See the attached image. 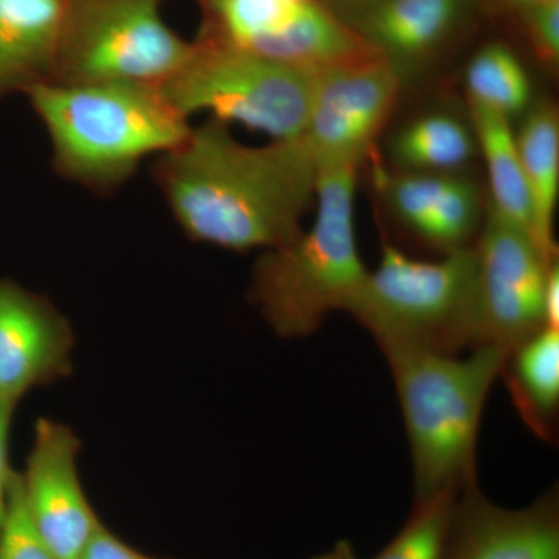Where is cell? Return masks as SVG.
I'll return each instance as SVG.
<instances>
[{
	"label": "cell",
	"mask_w": 559,
	"mask_h": 559,
	"mask_svg": "<svg viewBox=\"0 0 559 559\" xmlns=\"http://www.w3.org/2000/svg\"><path fill=\"white\" fill-rule=\"evenodd\" d=\"M153 179L191 241L249 252L299 237L318 165L300 138L246 145L209 117L154 159Z\"/></svg>",
	"instance_id": "cell-1"
},
{
	"label": "cell",
	"mask_w": 559,
	"mask_h": 559,
	"mask_svg": "<svg viewBox=\"0 0 559 559\" xmlns=\"http://www.w3.org/2000/svg\"><path fill=\"white\" fill-rule=\"evenodd\" d=\"M24 95L49 138L55 173L100 197L179 145L193 127L150 84L44 81Z\"/></svg>",
	"instance_id": "cell-2"
},
{
	"label": "cell",
	"mask_w": 559,
	"mask_h": 559,
	"mask_svg": "<svg viewBox=\"0 0 559 559\" xmlns=\"http://www.w3.org/2000/svg\"><path fill=\"white\" fill-rule=\"evenodd\" d=\"M510 348L481 345L466 358L384 349L414 465L415 499L477 481L481 415Z\"/></svg>",
	"instance_id": "cell-3"
},
{
	"label": "cell",
	"mask_w": 559,
	"mask_h": 559,
	"mask_svg": "<svg viewBox=\"0 0 559 559\" xmlns=\"http://www.w3.org/2000/svg\"><path fill=\"white\" fill-rule=\"evenodd\" d=\"M356 175L358 167L319 170L310 229L264 250L253 266L249 300L283 340L311 336L331 312H349L366 283L356 241Z\"/></svg>",
	"instance_id": "cell-4"
},
{
	"label": "cell",
	"mask_w": 559,
	"mask_h": 559,
	"mask_svg": "<svg viewBox=\"0 0 559 559\" xmlns=\"http://www.w3.org/2000/svg\"><path fill=\"white\" fill-rule=\"evenodd\" d=\"M348 314L381 352L412 348L459 355L476 348L477 266L474 246L439 261L411 259L382 246L380 266L369 272Z\"/></svg>",
	"instance_id": "cell-5"
},
{
	"label": "cell",
	"mask_w": 559,
	"mask_h": 559,
	"mask_svg": "<svg viewBox=\"0 0 559 559\" xmlns=\"http://www.w3.org/2000/svg\"><path fill=\"white\" fill-rule=\"evenodd\" d=\"M160 90L187 119L240 123L274 140L299 139L310 109L312 73L207 36Z\"/></svg>",
	"instance_id": "cell-6"
},
{
	"label": "cell",
	"mask_w": 559,
	"mask_h": 559,
	"mask_svg": "<svg viewBox=\"0 0 559 559\" xmlns=\"http://www.w3.org/2000/svg\"><path fill=\"white\" fill-rule=\"evenodd\" d=\"M193 47L162 17L160 0H62L50 81L160 87Z\"/></svg>",
	"instance_id": "cell-7"
},
{
	"label": "cell",
	"mask_w": 559,
	"mask_h": 559,
	"mask_svg": "<svg viewBox=\"0 0 559 559\" xmlns=\"http://www.w3.org/2000/svg\"><path fill=\"white\" fill-rule=\"evenodd\" d=\"M476 348H511L547 329L546 293L551 267L532 235L489 205L479 241Z\"/></svg>",
	"instance_id": "cell-8"
},
{
	"label": "cell",
	"mask_w": 559,
	"mask_h": 559,
	"mask_svg": "<svg viewBox=\"0 0 559 559\" xmlns=\"http://www.w3.org/2000/svg\"><path fill=\"white\" fill-rule=\"evenodd\" d=\"M403 80L381 55L316 73L300 139L322 168L359 167L392 116Z\"/></svg>",
	"instance_id": "cell-9"
},
{
	"label": "cell",
	"mask_w": 559,
	"mask_h": 559,
	"mask_svg": "<svg viewBox=\"0 0 559 559\" xmlns=\"http://www.w3.org/2000/svg\"><path fill=\"white\" fill-rule=\"evenodd\" d=\"M80 447L69 426L38 418L27 466L21 474L33 527L58 559H79L103 527L81 487Z\"/></svg>",
	"instance_id": "cell-10"
},
{
	"label": "cell",
	"mask_w": 559,
	"mask_h": 559,
	"mask_svg": "<svg viewBox=\"0 0 559 559\" xmlns=\"http://www.w3.org/2000/svg\"><path fill=\"white\" fill-rule=\"evenodd\" d=\"M75 334L53 301L0 278V404L72 373Z\"/></svg>",
	"instance_id": "cell-11"
},
{
	"label": "cell",
	"mask_w": 559,
	"mask_h": 559,
	"mask_svg": "<svg viewBox=\"0 0 559 559\" xmlns=\"http://www.w3.org/2000/svg\"><path fill=\"white\" fill-rule=\"evenodd\" d=\"M444 559H559L558 488L516 510L491 502L479 480L460 488Z\"/></svg>",
	"instance_id": "cell-12"
},
{
	"label": "cell",
	"mask_w": 559,
	"mask_h": 559,
	"mask_svg": "<svg viewBox=\"0 0 559 559\" xmlns=\"http://www.w3.org/2000/svg\"><path fill=\"white\" fill-rule=\"evenodd\" d=\"M469 0H382L359 13L353 25L404 81L443 46L465 14Z\"/></svg>",
	"instance_id": "cell-13"
},
{
	"label": "cell",
	"mask_w": 559,
	"mask_h": 559,
	"mask_svg": "<svg viewBox=\"0 0 559 559\" xmlns=\"http://www.w3.org/2000/svg\"><path fill=\"white\" fill-rule=\"evenodd\" d=\"M242 50L312 75L380 55L353 25L314 0H301L294 16L278 32Z\"/></svg>",
	"instance_id": "cell-14"
},
{
	"label": "cell",
	"mask_w": 559,
	"mask_h": 559,
	"mask_svg": "<svg viewBox=\"0 0 559 559\" xmlns=\"http://www.w3.org/2000/svg\"><path fill=\"white\" fill-rule=\"evenodd\" d=\"M62 0H0V102L50 81Z\"/></svg>",
	"instance_id": "cell-15"
},
{
	"label": "cell",
	"mask_w": 559,
	"mask_h": 559,
	"mask_svg": "<svg viewBox=\"0 0 559 559\" xmlns=\"http://www.w3.org/2000/svg\"><path fill=\"white\" fill-rule=\"evenodd\" d=\"M500 377L525 426L539 440L557 443L559 421V329L540 330L507 353Z\"/></svg>",
	"instance_id": "cell-16"
},
{
	"label": "cell",
	"mask_w": 559,
	"mask_h": 559,
	"mask_svg": "<svg viewBox=\"0 0 559 559\" xmlns=\"http://www.w3.org/2000/svg\"><path fill=\"white\" fill-rule=\"evenodd\" d=\"M516 135L518 153L532 209V237L557 261L554 223L559 197V114L550 100L530 106Z\"/></svg>",
	"instance_id": "cell-17"
},
{
	"label": "cell",
	"mask_w": 559,
	"mask_h": 559,
	"mask_svg": "<svg viewBox=\"0 0 559 559\" xmlns=\"http://www.w3.org/2000/svg\"><path fill=\"white\" fill-rule=\"evenodd\" d=\"M468 109L477 148L487 165L491 207L532 235V209L511 120L476 103L468 102Z\"/></svg>",
	"instance_id": "cell-18"
},
{
	"label": "cell",
	"mask_w": 559,
	"mask_h": 559,
	"mask_svg": "<svg viewBox=\"0 0 559 559\" xmlns=\"http://www.w3.org/2000/svg\"><path fill=\"white\" fill-rule=\"evenodd\" d=\"M477 143L471 123L450 112H430L412 120L390 140L399 171L460 173L473 160Z\"/></svg>",
	"instance_id": "cell-19"
},
{
	"label": "cell",
	"mask_w": 559,
	"mask_h": 559,
	"mask_svg": "<svg viewBox=\"0 0 559 559\" xmlns=\"http://www.w3.org/2000/svg\"><path fill=\"white\" fill-rule=\"evenodd\" d=\"M468 102L513 120L532 106L533 86L525 66L503 43H489L471 58L465 73Z\"/></svg>",
	"instance_id": "cell-20"
},
{
	"label": "cell",
	"mask_w": 559,
	"mask_h": 559,
	"mask_svg": "<svg viewBox=\"0 0 559 559\" xmlns=\"http://www.w3.org/2000/svg\"><path fill=\"white\" fill-rule=\"evenodd\" d=\"M301 0H202L207 38L246 49L274 35L294 16Z\"/></svg>",
	"instance_id": "cell-21"
},
{
	"label": "cell",
	"mask_w": 559,
	"mask_h": 559,
	"mask_svg": "<svg viewBox=\"0 0 559 559\" xmlns=\"http://www.w3.org/2000/svg\"><path fill=\"white\" fill-rule=\"evenodd\" d=\"M460 489L414 502L406 524L373 559H444L451 514Z\"/></svg>",
	"instance_id": "cell-22"
},
{
	"label": "cell",
	"mask_w": 559,
	"mask_h": 559,
	"mask_svg": "<svg viewBox=\"0 0 559 559\" xmlns=\"http://www.w3.org/2000/svg\"><path fill=\"white\" fill-rule=\"evenodd\" d=\"M481 221L480 189L473 179L455 175L454 180L418 231L419 241L443 253L468 248Z\"/></svg>",
	"instance_id": "cell-23"
},
{
	"label": "cell",
	"mask_w": 559,
	"mask_h": 559,
	"mask_svg": "<svg viewBox=\"0 0 559 559\" xmlns=\"http://www.w3.org/2000/svg\"><path fill=\"white\" fill-rule=\"evenodd\" d=\"M0 559H58L33 527L16 471L11 476L9 511L0 533Z\"/></svg>",
	"instance_id": "cell-24"
},
{
	"label": "cell",
	"mask_w": 559,
	"mask_h": 559,
	"mask_svg": "<svg viewBox=\"0 0 559 559\" xmlns=\"http://www.w3.org/2000/svg\"><path fill=\"white\" fill-rule=\"evenodd\" d=\"M518 14L536 57L550 68L558 66L559 0H549V2L530 7Z\"/></svg>",
	"instance_id": "cell-25"
},
{
	"label": "cell",
	"mask_w": 559,
	"mask_h": 559,
	"mask_svg": "<svg viewBox=\"0 0 559 559\" xmlns=\"http://www.w3.org/2000/svg\"><path fill=\"white\" fill-rule=\"evenodd\" d=\"M16 406L10 404H0V533L7 520L9 511L10 484L13 469L10 468L9 444L11 421H13Z\"/></svg>",
	"instance_id": "cell-26"
},
{
	"label": "cell",
	"mask_w": 559,
	"mask_h": 559,
	"mask_svg": "<svg viewBox=\"0 0 559 559\" xmlns=\"http://www.w3.org/2000/svg\"><path fill=\"white\" fill-rule=\"evenodd\" d=\"M79 559H159L135 550L103 525Z\"/></svg>",
	"instance_id": "cell-27"
},
{
	"label": "cell",
	"mask_w": 559,
	"mask_h": 559,
	"mask_svg": "<svg viewBox=\"0 0 559 559\" xmlns=\"http://www.w3.org/2000/svg\"><path fill=\"white\" fill-rule=\"evenodd\" d=\"M559 272L558 263L551 267L549 282H547L546 308L547 325L549 329H559Z\"/></svg>",
	"instance_id": "cell-28"
},
{
	"label": "cell",
	"mask_w": 559,
	"mask_h": 559,
	"mask_svg": "<svg viewBox=\"0 0 559 559\" xmlns=\"http://www.w3.org/2000/svg\"><path fill=\"white\" fill-rule=\"evenodd\" d=\"M311 559H359L348 540L341 539L325 554Z\"/></svg>",
	"instance_id": "cell-29"
},
{
	"label": "cell",
	"mask_w": 559,
	"mask_h": 559,
	"mask_svg": "<svg viewBox=\"0 0 559 559\" xmlns=\"http://www.w3.org/2000/svg\"><path fill=\"white\" fill-rule=\"evenodd\" d=\"M503 9H510L520 13V11L530 9V7L539 5V3L549 2V0H496Z\"/></svg>",
	"instance_id": "cell-30"
},
{
	"label": "cell",
	"mask_w": 559,
	"mask_h": 559,
	"mask_svg": "<svg viewBox=\"0 0 559 559\" xmlns=\"http://www.w3.org/2000/svg\"><path fill=\"white\" fill-rule=\"evenodd\" d=\"M341 5L348 7V9L356 10L359 13L371 9V7L378 5L382 0H336Z\"/></svg>",
	"instance_id": "cell-31"
}]
</instances>
